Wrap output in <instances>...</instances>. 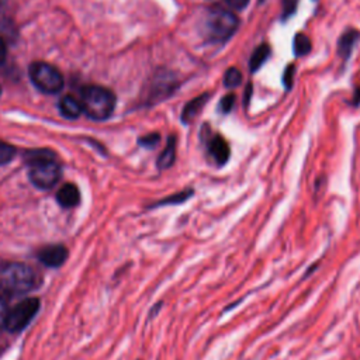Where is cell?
Instances as JSON below:
<instances>
[{
  "mask_svg": "<svg viewBox=\"0 0 360 360\" xmlns=\"http://www.w3.org/2000/svg\"><path fill=\"white\" fill-rule=\"evenodd\" d=\"M225 1L235 10H243L249 3V0H225Z\"/></svg>",
  "mask_w": 360,
  "mask_h": 360,
  "instance_id": "obj_25",
  "label": "cell"
},
{
  "mask_svg": "<svg viewBox=\"0 0 360 360\" xmlns=\"http://www.w3.org/2000/svg\"><path fill=\"white\" fill-rule=\"evenodd\" d=\"M39 305L41 302L38 298H25L15 304L11 309H8L4 329L11 333H17L25 329L32 318L37 315Z\"/></svg>",
  "mask_w": 360,
  "mask_h": 360,
  "instance_id": "obj_5",
  "label": "cell"
},
{
  "mask_svg": "<svg viewBox=\"0 0 360 360\" xmlns=\"http://www.w3.org/2000/svg\"><path fill=\"white\" fill-rule=\"evenodd\" d=\"M294 72H295V69H294V65H292V63L288 65V66L285 68V70H284V75H283V84H284V87H285L287 90H290L291 86H292Z\"/></svg>",
  "mask_w": 360,
  "mask_h": 360,
  "instance_id": "obj_23",
  "label": "cell"
},
{
  "mask_svg": "<svg viewBox=\"0 0 360 360\" xmlns=\"http://www.w3.org/2000/svg\"><path fill=\"white\" fill-rule=\"evenodd\" d=\"M360 39V32L357 30H347L345 31L339 41H338V53L340 58L347 59L356 45V42Z\"/></svg>",
  "mask_w": 360,
  "mask_h": 360,
  "instance_id": "obj_11",
  "label": "cell"
},
{
  "mask_svg": "<svg viewBox=\"0 0 360 360\" xmlns=\"http://www.w3.org/2000/svg\"><path fill=\"white\" fill-rule=\"evenodd\" d=\"M270 53H271L270 46H269L267 44H260V45L253 51V53H252V56H250V60H249V69H250V72H257V70L262 68V65L269 59Z\"/></svg>",
  "mask_w": 360,
  "mask_h": 360,
  "instance_id": "obj_14",
  "label": "cell"
},
{
  "mask_svg": "<svg viewBox=\"0 0 360 360\" xmlns=\"http://www.w3.org/2000/svg\"><path fill=\"white\" fill-rule=\"evenodd\" d=\"M292 51H294L295 56L307 55L311 51V41H309V38L305 34L298 32L294 37V41H292Z\"/></svg>",
  "mask_w": 360,
  "mask_h": 360,
  "instance_id": "obj_15",
  "label": "cell"
},
{
  "mask_svg": "<svg viewBox=\"0 0 360 360\" xmlns=\"http://www.w3.org/2000/svg\"><path fill=\"white\" fill-rule=\"evenodd\" d=\"M39 284L37 271L20 262H7L0 264V292L11 297L24 295Z\"/></svg>",
  "mask_w": 360,
  "mask_h": 360,
  "instance_id": "obj_1",
  "label": "cell"
},
{
  "mask_svg": "<svg viewBox=\"0 0 360 360\" xmlns=\"http://www.w3.org/2000/svg\"><path fill=\"white\" fill-rule=\"evenodd\" d=\"M235 94L233 93H229V94H226V96H224L222 98H221V101H219V110L224 112V114H228L232 108H233V105H235Z\"/></svg>",
  "mask_w": 360,
  "mask_h": 360,
  "instance_id": "obj_22",
  "label": "cell"
},
{
  "mask_svg": "<svg viewBox=\"0 0 360 360\" xmlns=\"http://www.w3.org/2000/svg\"><path fill=\"white\" fill-rule=\"evenodd\" d=\"M59 111H60V114L65 118L76 120L83 112V107H82L80 100H77L76 97L68 94V96H63L60 98V101H59Z\"/></svg>",
  "mask_w": 360,
  "mask_h": 360,
  "instance_id": "obj_12",
  "label": "cell"
},
{
  "mask_svg": "<svg viewBox=\"0 0 360 360\" xmlns=\"http://www.w3.org/2000/svg\"><path fill=\"white\" fill-rule=\"evenodd\" d=\"M160 141V135L158 132H153V134H148L142 138L138 139L139 145L143 146V148H155Z\"/></svg>",
  "mask_w": 360,
  "mask_h": 360,
  "instance_id": "obj_20",
  "label": "cell"
},
{
  "mask_svg": "<svg viewBox=\"0 0 360 360\" xmlns=\"http://www.w3.org/2000/svg\"><path fill=\"white\" fill-rule=\"evenodd\" d=\"M28 73L34 86L46 94H55L63 87L62 73L46 62L31 63Z\"/></svg>",
  "mask_w": 360,
  "mask_h": 360,
  "instance_id": "obj_4",
  "label": "cell"
},
{
  "mask_svg": "<svg viewBox=\"0 0 360 360\" xmlns=\"http://www.w3.org/2000/svg\"><path fill=\"white\" fill-rule=\"evenodd\" d=\"M239 25L238 17L225 8H211L205 20L208 38L215 42H224L236 31Z\"/></svg>",
  "mask_w": 360,
  "mask_h": 360,
  "instance_id": "obj_3",
  "label": "cell"
},
{
  "mask_svg": "<svg viewBox=\"0 0 360 360\" xmlns=\"http://www.w3.org/2000/svg\"><path fill=\"white\" fill-rule=\"evenodd\" d=\"M207 150L218 166H224L229 160L231 149H229V145L225 141V138L221 135H212L208 139Z\"/></svg>",
  "mask_w": 360,
  "mask_h": 360,
  "instance_id": "obj_8",
  "label": "cell"
},
{
  "mask_svg": "<svg viewBox=\"0 0 360 360\" xmlns=\"http://www.w3.org/2000/svg\"><path fill=\"white\" fill-rule=\"evenodd\" d=\"M25 163L28 166L42 162V160H48V159H55V153L52 150L48 149H34V150H28L24 156Z\"/></svg>",
  "mask_w": 360,
  "mask_h": 360,
  "instance_id": "obj_16",
  "label": "cell"
},
{
  "mask_svg": "<svg viewBox=\"0 0 360 360\" xmlns=\"http://www.w3.org/2000/svg\"><path fill=\"white\" fill-rule=\"evenodd\" d=\"M6 55H7L6 42H4V39L0 37V65L4 62V59H6Z\"/></svg>",
  "mask_w": 360,
  "mask_h": 360,
  "instance_id": "obj_26",
  "label": "cell"
},
{
  "mask_svg": "<svg viewBox=\"0 0 360 360\" xmlns=\"http://www.w3.org/2000/svg\"><path fill=\"white\" fill-rule=\"evenodd\" d=\"M193 195V188H187V190H181L176 194H170L166 198L158 201L153 204V207H159V205H173V204H181L186 200H188Z\"/></svg>",
  "mask_w": 360,
  "mask_h": 360,
  "instance_id": "obj_17",
  "label": "cell"
},
{
  "mask_svg": "<svg viewBox=\"0 0 360 360\" xmlns=\"http://www.w3.org/2000/svg\"><path fill=\"white\" fill-rule=\"evenodd\" d=\"M62 176V169L59 163L55 162V159L42 160L38 163H34L30 166L28 179L30 181L41 190H49L52 188Z\"/></svg>",
  "mask_w": 360,
  "mask_h": 360,
  "instance_id": "obj_6",
  "label": "cell"
},
{
  "mask_svg": "<svg viewBox=\"0 0 360 360\" xmlns=\"http://www.w3.org/2000/svg\"><path fill=\"white\" fill-rule=\"evenodd\" d=\"M242 82V73L236 68H229L224 75V84L228 89H233L239 86Z\"/></svg>",
  "mask_w": 360,
  "mask_h": 360,
  "instance_id": "obj_18",
  "label": "cell"
},
{
  "mask_svg": "<svg viewBox=\"0 0 360 360\" xmlns=\"http://www.w3.org/2000/svg\"><path fill=\"white\" fill-rule=\"evenodd\" d=\"M80 103L83 112L94 121H104L111 117L115 108V94L103 87L90 84L82 89Z\"/></svg>",
  "mask_w": 360,
  "mask_h": 360,
  "instance_id": "obj_2",
  "label": "cell"
},
{
  "mask_svg": "<svg viewBox=\"0 0 360 360\" xmlns=\"http://www.w3.org/2000/svg\"><path fill=\"white\" fill-rule=\"evenodd\" d=\"M250 94H252V84L249 83V84L246 86V91H245V104H248V103H249V100H250Z\"/></svg>",
  "mask_w": 360,
  "mask_h": 360,
  "instance_id": "obj_27",
  "label": "cell"
},
{
  "mask_svg": "<svg viewBox=\"0 0 360 360\" xmlns=\"http://www.w3.org/2000/svg\"><path fill=\"white\" fill-rule=\"evenodd\" d=\"M208 98H210V94L204 93V94H201L198 97H194L191 101H188L184 105L183 111H181V115H180L181 122L183 124H190L201 112V110L204 108V105H205Z\"/></svg>",
  "mask_w": 360,
  "mask_h": 360,
  "instance_id": "obj_10",
  "label": "cell"
},
{
  "mask_svg": "<svg viewBox=\"0 0 360 360\" xmlns=\"http://www.w3.org/2000/svg\"><path fill=\"white\" fill-rule=\"evenodd\" d=\"M0 93H1V89H0Z\"/></svg>",
  "mask_w": 360,
  "mask_h": 360,
  "instance_id": "obj_28",
  "label": "cell"
},
{
  "mask_svg": "<svg viewBox=\"0 0 360 360\" xmlns=\"http://www.w3.org/2000/svg\"><path fill=\"white\" fill-rule=\"evenodd\" d=\"M37 257L46 267H60L68 259V249L63 245H49L39 249Z\"/></svg>",
  "mask_w": 360,
  "mask_h": 360,
  "instance_id": "obj_7",
  "label": "cell"
},
{
  "mask_svg": "<svg viewBox=\"0 0 360 360\" xmlns=\"http://www.w3.org/2000/svg\"><path fill=\"white\" fill-rule=\"evenodd\" d=\"M56 201L63 208H73L80 202V191L76 184L66 183L56 193Z\"/></svg>",
  "mask_w": 360,
  "mask_h": 360,
  "instance_id": "obj_9",
  "label": "cell"
},
{
  "mask_svg": "<svg viewBox=\"0 0 360 360\" xmlns=\"http://www.w3.org/2000/svg\"><path fill=\"white\" fill-rule=\"evenodd\" d=\"M15 156V148L10 143L0 141V166L7 165Z\"/></svg>",
  "mask_w": 360,
  "mask_h": 360,
  "instance_id": "obj_19",
  "label": "cell"
},
{
  "mask_svg": "<svg viewBox=\"0 0 360 360\" xmlns=\"http://www.w3.org/2000/svg\"><path fill=\"white\" fill-rule=\"evenodd\" d=\"M7 315H8V307H7V302H6V300L0 295V330H1V329H4V326H6Z\"/></svg>",
  "mask_w": 360,
  "mask_h": 360,
  "instance_id": "obj_24",
  "label": "cell"
},
{
  "mask_svg": "<svg viewBox=\"0 0 360 360\" xmlns=\"http://www.w3.org/2000/svg\"><path fill=\"white\" fill-rule=\"evenodd\" d=\"M176 145H177V141H176V136L174 135H170L167 138V142H166V146L165 149L162 150V153L159 155L158 160H156V165L160 170H166L169 167L173 166L174 160H176Z\"/></svg>",
  "mask_w": 360,
  "mask_h": 360,
  "instance_id": "obj_13",
  "label": "cell"
},
{
  "mask_svg": "<svg viewBox=\"0 0 360 360\" xmlns=\"http://www.w3.org/2000/svg\"><path fill=\"white\" fill-rule=\"evenodd\" d=\"M260 1H263V0H260Z\"/></svg>",
  "mask_w": 360,
  "mask_h": 360,
  "instance_id": "obj_29",
  "label": "cell"
},
{
  "mask_svg": "<svg viewBox=\"0 0 360 360\" xmlns=\"http://www.w3.org/2000/svg\"><path fill=\"white\" fill-rule=\"evenodd\" d=\"M298 6V0H283V14H281V20H287L290 18Z\"/></svg>",
  "mask_w": 360,
  "mask_h": 360,
  "instance_id": "obj_21",
  "label": "cell"
}]
</instances>
